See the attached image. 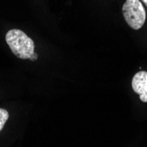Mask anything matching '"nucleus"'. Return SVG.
Returning <instances> with one entry per match:
<instances>
[{
	"label": "nucleus",
	"mask_w": 147,
	"mask_h": 147,
	"mask_svg": "<svg viewBox=\"0 0 147 147\" xmlns=\"http://www.w3.org/2000/svg\"><path fill=\"white\" fill-rule=\"evenodd\" d=\"M5 41L14 56L20 59H29L34 53V41L20 29L9 30Z\"/></svg>",
	"instance_id": "nucleus-1"
},
{
	"label": "nucleus",
	"mask_w": 147,
	"mask_h": 147,
	"mask_svg": "<svg viewBox=\"0 0 147 147\" xmlns=\"http://www.w3.org/2000/svg\"><path fill=\"white\" fill-rule=\"evenodd\" d=\"M123 15L132 29L138 30L144 25L145 9L140 0H126L123 5Z\"/></svg>",
	"instance_id": "nucleus-2"
},
{
	"label": "nucleus",
	"mask_w": 147,
	"mask_h": 147,
	"mask_svg": "<svg viewBox=\"0 0 147 147\" xmlns=\"http://www.w3.org/2000/svg\"><path fill=\"white\" fill-rule=\"evenodd\" d=\"M132 89L139 95L143 102H147V71H138L133 76L131 81Z\"/></svg>",
	"instance_id": "nucleus-3"
},
{
	"label": "nucleus",
	"mask_w": 147,
	"mask_h": 147,
	"mask_svg": "<svg viewBox=\"0 0 147 147\" xmlns=\"http://www.w3.org/2000/svg\"><path fill=\"white\" fill-rule=\"evenodd\" d=\"M9 118V113L6 109L0 108V131H1L6 123L7 120Z\"/></svg>",
	"instance_id": "nucleus-4"
},
{
	"label": "nucleus",
	"mask_w": 147,
	"mask_h": 147,
	"mask_svg": "<svg viewBox=\"0 0 147 147\" xmlns=\"http://www.w3.org/2000/svg\"><path fill=\"white\" fill-rule=\"evenodd\" d=\"M37 57H38V56H37V54L36 53H34V54L31 56V57L29 58V60H32V61H35L36 59H37Z\"/></svg>",
	"instance_id": "nucleus-5"
},
{
	"label": "nucleus",
	"mask_w": 147,
	"mask_h": 147,
	"mask_svg": "<svg viewBox=\"0 0 147 147\" xmlns=\"http://www.w3.org/2000/svg\"><path fill=\"white\" fill-rule=\"evenodd\" d=\"M140 1H141L142 3H144V5H145L147 6V0H140Z\"/></svg>",
	"instance_id": "nucleus-6"
}]
</instances>
